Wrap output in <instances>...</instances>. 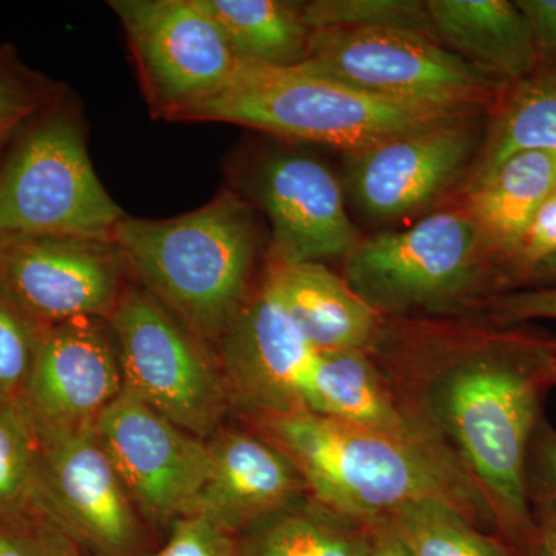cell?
<instances>
[{"label":"cell","mask_w":556,"mask_h":556,"mask_svg":"<svg viewBox=\"0 0 556 556\" xmlns=\"http://www.w3.org/2000/svg\"><path fill=\"white\" fill-rule=\"evenodd\" d=\"M149 556H239V536L200 515L175 519L169 540Z\"/></svg>","instance_id":"f546056e"},{"label":"cell","mask_w":556,"mask_h":556,"mask_svg":"<svg viewBox=\"0 0 556 556\" xmlns=\"http://www.w3.org/2000/svg\"><path fill=\"white\" fill-rule=\"evenodd\" d=\"M413 556H515L457 508L437 500L402 504L386 517Z\"/></svg>","instance_id":"d4e9b609"},{"label":"cell","mask_w":556,"mask_h":556,"mask_svg":"<svg viewBox=\"0 0 556 556\" xmlns=\"http://www.w3.org/2000/svg\"><path fill=\"white\" fill-rule=\"evenodd\" d=\"M108 321L124 390L193 437H208L228 387L201 340L142 288L126 289Z\"/></svg>","instance_id":"ba28073f"},{"label":"cell","mask_w":556,"mask_h":556,"mask_svg":"<svg viewBox=\"0 0 556 556\" xmlns=\"http://www.w3.org/2000/svg\"><path fill=\"white\" fill-rule=\"evenodd\" d=\"M206 444L207 478L189 515L232 535L308 492L298 467L265 437L225 431Z\"/></svg>","instance_id":"ac0fdd59"},{"label":"cell","mask_w":556,"mask_h":556,"mask_svg":"<svg viewBox=\"0 0 556 556\" xmlns=\"http://www.w3.org/2000/svg\"><path fill=\"white\" fill-rule=\"evenodd\" d=\"M305 17L313 31L394 28L438 40L427 2L420 0H316L305 3Z\"/></svg>","instance_id":"4316f807"},{"label":"cell","mask_w":556,"mask_h":556,"mask_svg":"<svg viewBox=\"0 0 556 556\" xmlns=\"http://www.w3.org/2000/svg\"><path fill=\"white\" fill-rule=\"evenodd\" d=\"M533 556H547V555L544 554L543 551H540V548L536 547L535 555H533Z\"/></svg>","instance_id":"ab89813d"},{"label":"cell","mask_w":556,"mask_h":556,"mask_svg":"<svg viewBox=\"0 0 556 556\" xmlns=\"http://www.w3.org/2000/svg\"><path fill=\"white\" fill-rule=\"evenodd\" d=\"M225 33L241 64L299 67L308 58L313 30L305 3L288 0H199Z\"/></svg>","instance_id":"cb8c5ba5"},{"label":"cell","mask_w":556,"mask_h":556,"mask_svg":"<svg viewBox=\"0 0 556 556\" xmlns=\"http://www.w3.org/2000/svg\"><path fill=\"white\" fill-rule=\"evenodd\" d=\"M129 273L113 240L0 233V294L40 329L104 318Z\"/></svg>","instance_id":"30bf717a"},{"label":"cell","mask_w":556,"mask_h":556,"mask_svg":"<svg viewBox=\"0 0 556 556\" xmlns=\"http://www.w3.org/2000/svg\"><path fill=\"white\" fill-rule=\"evenodd\" d=\"M150 112L181 121L228 86L239 67L199 0H113Z\"/></svg>","instance_id":"9c48e42d"},{"label":"cell","mask_w":556,"mask_h":556,"mask_svg":"<svg viewBox=\"0 0 556 556\" xmlns=\"http://www.w3.org/2000/svg\"><path fill=\"white\" fill-rule=\"evenodd\" d=\"M124 390L118 348L104 318L40 331L20 409L36 439L94 427Z\"/></svg>","instance_id":"4fadbf2b"},{"label":"cell","mask_w":556,"mask_h":556,"mask_svg":"<svg viewBox=\"0 0 556 556\" xmlns=\"http://www.w3.org/2000/svg\"><path fill=\"white\" fill-rule=\"evenodd\" d=\"M536 452L551 495L556 497V431L551 427H541Z\"/></svg>","instance_id":"8d00e7d4"},{"label":"cell","mask_w":556,"mask_h":556,"mask_svg":"<svg viewBox=\"0 0 556 556\" xmlns=\"http://www.w3.org/2000/svg\"><path fill=\"white\" fill-rule=\"evenodd\" d=\"M490 262L495 258L473 218L464 207L452 208L358 241L343 278L380 317L450 313L482 292Z\"/></svg>","instance_id":"8992f818"},{"label":"cell","mask_w":556,"mask_h":556,"mask_svg":"<svg viewBox=\"0 0 556 556\" xmlns=\"http://www.w3.org/2000/svg\"><path fill=\"white\" fill-rule=\"evenodd\" d=\"M556 254V186L543 201L519 247L514 262L508 265L515 277L525 278L530 269Z\"/></svg>","instance_id":"1f68e13d"},{"label":"cell","mask_w":556,"mask_h":556,"mask_svg":"<svg viewBox=\"0 0 556 556\" xmlns=\"http://www.w3.org/2000/svg\"><path fill=\"white\" fill-rule=\"evenodd\" d=\"M62 93L61 86L27 67L14 49L0 47V163L20 131Z\"/></svg>","instance_id":"83f0119b"},{"label":"cell","mask_w":556,"mask_h":556,"mask_svg":"<svg viewBox=\"0 0 556 556\" xmlns=\"http://www.w3.org/2000/svg\"><path fill=\"white\" fill-rule=\"evenodd\" d=\"M478 116L445 121L346 153V185L369 218L397 219L437 200L473 164Z\"/></svg>","instance_id":"5bb4252c"},{"label":"cell","mask_w":556,"mask_h":556,"mask_svg":"<svg viewBox=\"0 0 556 556\" xmlns=\"http://www.w3.org/2000/svg\"><path fill=\"white\" fill-rule=\"evenodd\" d=\"M0 556H86V551L47 521L0 522Z\"/></svg>","instance_id":"4dcf8cb0"},{"label":"cell","mask_w":556,"mask_h":556,"mask_svg":"<svg viewBox=\"0 0 556 556\" xmlns=\"http://www.w3.org/2000/svg\"><path fill=\"white\" fill-rule=\"evenodd\" d=\"M372 525L305 495L260 519L239 536V556H368Z\"/></svg>","instance_id":"7402d4cb"},{"label":"cell","mask_w":556,"mask_h":556,"mask_svg":"<svg viewBox=\"0 0 556 556\" xmlns=\"http://www.w3.org/2000/svg\"><path fill=\"white\" fill-rule=\"evenodd\" d=\"M547 379L548 383H556V342H548Z\"/></svg>","instance_id":"f35d334b"},{"label":"cell","mask_w":556,"mask_h":556,"mask_svg":"<svg viewBox=\"0 0 556 556\" xmlns=\"http://www.w3.org/2000/svg\"><path fill=\"white\" fill-rule=\"evenodd\" d=\"M258 422L298 467L309 495L345 517L375 525L409 501L437 500L477 526L497 527L484 493L459 460L311 412Z\"/></svg>","instance_id":"7a4b0ae2"},{"label":"cell","mask_w":556,"mask_h":556,"mask_svg":"<svg viewBox=\"0 0 556 556\" xmlns=\"http://www.w3.org/2000/svg\"><path fill=\"white\" fill-rule=\"evenodd\" d=\"M228 393L255 417L303 412L302 390L317 350L295 327L268 276L219 339Z\"/></svg>","instance_id":"2e32d148"},{"label":"cell","mask_w":556,"mask_h":556,"mask_svg":"<svg viewBox=\"0 0 556 556\" xmlns=\"http://www.w3.org/2000/svg\"><path fill=\"white\" fill-rule=\"evenodd\" d=\"M556 152V70L540 67L510 84L497 101L496 113L468 170L464 192L470 193L508 159L522 152Z\"/></svg>","instance_id":"603a6c76"},{"label":"cell","mask_w":556,"mask_h":556,"mask_svg":"<svg viewBox=\"0 0 556 556\" xmlns=\"http://www.w3.org/2000/svg\"><path fill=\"white\" fill-rule=\"evenodd\" d=\"M302 404L303 412L334 417L459 460L437 428L408 397L402 396L368 351H317L303 383Z\"/></svg>","instance_id":"e0dca14e"},{"label":"cell","mask_w":556,"mask_h":556,"mask_svg":"<svg viewBox=\"0 0 556 556\" xmlns=\"http://www.w3.org/2000/svg\"><path fill=\"white\" fill-rule=\"evenodd\" d=\"M126 217L93 169L84 121L64 91L0 163V233L113 240Z\"/></svg>","instance_id":"5b68a950"},{"label":"cell","mask_w":556,"mask_h":556,"mask_svg":"<svg viewBox=\"0 0 556 556\" xmlns=\"http://www.w3.org/2000/svg\"><path fill=\"white\" fill-rule=\"evenodd\" d=\"M33 439L35 434L20 409L0 407V510L21 517L33 501L43 519L51 522Z\"/></svg>","instance_id":"484cf974"},{"label":"cell","mask_w":556,"mask_h":556,"mask_svg":"<svg viewBox=\"0 0 556 556\" xmlns=\"http://www.w3.org/2000/svg\"><path fill=\"white\" fill-rule=\"evenodd\" d=\"M428 340L426 379L409 402L484 493L497 529L515 544L536 543L527 453L548 383V342L481 331Z\"/></svg>","instance_id":"6da1fadb"},{"label":"cell","mask_w":556,"mask_h":556,"mask_svg":"<svg viewBox=\"0 0 556 556\" xmlns=\"http://www.w3.org/2000/svg\"><path fill=\"white\" fill-rule=\"evenodd\" d=\"M536 521V546L547 556H556V497L548 493L540 503Z\"/></svg>","instance_id":"e575fe53"},{"label":"cell","mask_w":556,"mask_h":556,"mask_svg":"<svg viewBox=\"0 0 556 556\" xmlns=\"http://www.w3.org/2000/svg\"><path fill=\"white\" fill-rule=\"evenodd\" d=\"M113 241L142 289L200 340L222 339L248 299L258 230L239 193L175 218L126 217Z\"/></svg>","instance_id":"3957f363"},{"label":"cell","mask_w":556,"mask_h":556,"mask_svg":"<svg viewBox=\"0 0 556 556\" xmlns=\"http://www.w3.org/2000/svg\"><path fill=\"white\" fill-rule=\"evenodd\" d=\"M490 317L501 327L536 318L556 320V285L497 295L490 300Z\"/></svg>","instance_id":"d6a6232c"},{"label":"cell","mask_w":556,"mask_h":556,"mask_svg":"<svg viewBox=\"0 0 556 556\" xmlns=\"http://www.w3.org/2000/svg\"><path fill=\"white\" fill-rule=\"evenodd\" d=\"M299 67L391 100L485 110L507 86L438 40L394 28L313 31Z\"/></svg>","instance_id":"52a82bcc"},{"label":"cell","mask_w":556,"mask_h":556,"mask_svg":"<svg viewBox=\"0 0 556 556\" xmlns=\"http://www.w3.org/2000/svg\"><path fill=\"white\" fill-rule=\"evenodd\" d=\"M368 556H413L387 518L372 525V546Z\"/></svg>","instance_id":"d590c367"},{"label":"cell","mask_w":556,"mask_h":556,"mask_svg":"<svg viewBox=\"0 0 556 556\" xmlns=\"http://www.w3.org/2000/svg\"><path fill=\"white\" fill-rule=\"evenodd\" d=\"M441 46L503 86L540 68L532 27L517 2L427 0Z\"/></svg>","instance_id":"d6986e66"},{"label":"cell","mask_w":556,"mask_h":556,"mask_svg":"<svg viewBox=\"0 0 556 556\" xmlns=\"http://www.w3.org/2000/svg\"><path fill=\"white\" fill-rule=\"evenodd\" d=\"M94 430L146 517L167 522L192 511L207 478L206 442L126 390L101 413Z\"/></svg>","instance_id":"7c38bea8"},{"label":"cell","mask_w":556,"mask_h":556,"mask_svg":"<svg viewBox=\"0 0 556 556\" xmlns=\"http://www.w3.org/2000/svg\"><path fill=\"white\" fill-rule=\"evenodd\" d=\"M36 441L50 521L93 556H146L137 506L94 427Z\"/></svg>","instance_id":"8fae6325"},{"label":"cell","mask_w":556,"mask_h":556,"mask_svg":"<svg viewBox=\"0 0 556 556\" xmlns=\"http://www.w3.org/2000/svg\"><path fill=\"white\" fill-rule=\"evenodd\" d=\"M484 110L391 100L303 67L239 64L228 86L181 121H217L358 152Z\"/></svg>","instance_id":"277c9868"},{"label":"cell","mask_w":556,"mask_h":556,"mask_svg":"<svg viewBox=\"0 0 556 556\" xmlns=\"http://www.w3.org/2000/svg\"><path fill=\"white\" fill-rule=\"evenodd\" d=\"M251 195L268 215L270 263L345 260L361 241L336 175L298 152H273L252 170Z\"/></svg>","instance_id":"9a60e30c"},{"label":"cell","mask_w":556,"mask_h":556,"mask_svg":"<svg viewBox=\"0 0 556 556\" xmlns=\"http://www.w3.org/2000/svg\"><path fill=\"white\" fill-rule=\"evenodd\" d=\"M295 327L317 351H371L380 316L324 263L274 265L268 274Z\"/></svg>","instance_id":"ffe728a7"},{"label":"cell","mask_w":556,"mask_h":556,"mask_svg":"<svg viewBox=\"0 0 556 556\" xmlns=\"http://www.w3.org/2000/svg\"><path fill=\"white\" fill-rule=\"evenodd\" d=\"M525 278L538 281H556V254L538 263L535 268L526 274Z\"/></svg>","instance_id":"74e56055"},{"label":"cell","mask_w":556,"mask_h":556,"mask_svg":"<svg viewBox=\"0 0 556 556\" xmlns=\"http://www.w3.org/2000/svg\"><path fill=\"white\" fill-rule=\"evenodd\" d=\"M38 325L0 294V407H16L35 358Z\"/></svg>","instance_id":"f1b7e54d"},{"label":"cell","mask_w":556,"mask_h":556,"mask_svg":"<svg viewBox=\"0 0 556 556\" xmlns=\"http://www.w3.org/2000/svg\"><path fill=\"white\" fill-rule=\"evenodd\" d=\"M533 38H535L540 67L556 70V0H518Z\"/></svg>","instance_id":"836d02e7"},{"label":"cell","mask_w":556,"mask_h":556,"mask_svg":"<svg viewBox=\"0 0 556 556\" xmlns=\"http://www.w3.org/2000/svg\"><path fill=\"white\" fill-rule=\"evenodd\" d=\"M555 186V150H536L511 156L467 193L464 208L493 258L507 266L514 262L533 215Z\"/></svg>","instance_id":"44dd1931"}]
</instances>
